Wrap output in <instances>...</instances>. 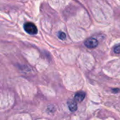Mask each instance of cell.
I'll list each match as a JSON object with an SVG mask.
<instances>
[{
	"instance_id": "52a82bcc",
	"label": "cell",
	"mask_w": 120,
	"mask_h": 120,
	"mask_svg": "<svg viewBox=\"0 0 120 120\" xmlns=\"http://www.w3.org/2000/svg\"><path fill=\"white\" fill-rule=\"evenodd\" d=\"M112 91H113L115 94H116L115 92H116V91H117V92H118V91H120V89H113V90H112Z\"/></svg>"
},
{
	"instance_id": "277c9868",
	"label": "cell",
	"mask_w": 120,
	"mask_h": 120,
	"mask_svg": "<svg viewBox=\"0 0 120 120\" xmlns=\"http://www.w3.org/2000/svg\"><path fill=\"white\" fill-rule=\"evenodd\" d=\"M68 107L71 112H75L77 110V104L74 101H70L68 102Z\"/></svg>"
},
{
	"instance_id": "3957f363",
	"label": "cell",
	"mask_w": 120,
	"mask_h": 120,
	"mask_svg": "<svg viewBox=\"0 0 120 120\" xmlns=\"http://www.w3.org/2000/svg\"><path fill=\"white\" fill-rule=\"evenodd\" d=\"M85 97H86V94L83 91H80L75 95L74 99L78 102H82L84 100Z\"/></svg>"
},
{
	"instance_id": "5b68a950",
	"label": "cell",
	"mask_w": 120,
	"mask_h": 120,
	"mask_svg": "<svg viewBox=\"0 0 120 120\" xmlns=\"http://www.w3.org/2000/svg\"><path fill=\"white\" fill-rule=\"evenodd\" d=\"M57 37H58V38H59V39H61V40H64V39H65L66 37V34H65L64 32H62V31H59V32H58Z\"/></svg>"
},
{
	"instance_id": "7a4b0ae2",
	"label": "cell",
	"mask_w": 120,
	"mask_h": 120,
	"mask_svg": "<svg viewBox=\"0 0 120 120\" xmlns=\"http://www.w3.org/2000/svg\"><path fill=\"white\" fill-rule=\"evenodd\" d=\"M84 44L87 48L93 49H95L98 46V41L97 39H95L94 37H91V38H88V39H86L85 41Z\"/></svg>"
},
{
	"instance_id": "8992f818",
	"label": "cell",
	"mask_w": 120,
	"mask_h": 120,
	"mask_svg": "<svg viewBox=\"0 0 120 120\" xmlns=\"http://www.w3.org/2000/svg\"><path fill=\"white\" fill-rule=\"evenodd\" d=\"M114 50V52L115 53H120V44L117 45V46H115L113 49Z\"/></svg>"
},
{
	"instance_id": "6da1fadb",
	"label": "cell",
	"mask_w": 120,
	"mask_h": 120,
	"mask_svg": "<svg viewBox=\"0 0 120 120\" xmlns=\"http://www.w3.org/2000/svg\"><path fill=\"white\" fill-rule=\"evenodd\" d=\"M23 28H24L25 31L29 34L34 35L37 33V28L36 25L31 22H25L23 25Z\"/></svg>"
}]
</instances>
